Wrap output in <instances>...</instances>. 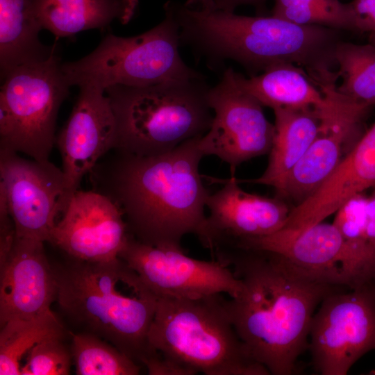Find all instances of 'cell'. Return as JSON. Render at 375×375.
<instances>
[{
	"instance_id": "6da1fadb",
	"label": "cell",
	"mask_w": 375,
	"mask_h": 375,
	"mask_svg": "<svg viewBox=\"0 0 375 375\" xmlns=\"http://www.w3.org/2000/svg\"><path fill=\"white\" fill-rule=\"evenodd\" d=\"M212 255L231 267L243 284L240 295L226 303L251 357L270 374H293L308 348L317 306L340 287L266 251L228 247Z\"/></svg>"
},
{
	"instance_id": "7a4b0ae2",
	"label": "cell",
	"mask_w": 375,
	"mask_h": 375,
	"mask_svg": "<svg viewBox=\"0 0 375 375\" xmlns=\"http://www.w3.org/2000/svg\"><path fill=\"white\" fill-rule=\"evenodd\" d=\"M201 137L153 156L112 149L89 174L94 190L119 206L138 241L180 248L185 235H201L210 193L199 173Z\"/></svg>"
},
{
	"instance_id": "3957f363",
	"label": "cell",
	"mask_w": 375,
	"mask_h": 375,
	"mask_svg": "<svg viewBox=\"0 0 375 375\" xmlns=\"http://www.w3.org/2000/svg\"><path fill=\"white\" fill-rule=\"evenodd\" d=\"M164 11L178 25L181 46L189 47L211 69H221L231 60L253 75L281 64L299 66L314 81L333 73L330 67L335 64L334 51L341 41L339 30L300 25L274 15L191 8L174 1L164 4Z\"/></svg>"
},
{
	"instance_id": "277c9868",
	"label": "cell",
	"mask_w": 375,
	"mask_h": 375,
	"mask_svg": "<svg viewBox=\"0 0 375 375\" xmlns=\"http://www.w3.org/2000/svg\"><path fill=\"white\" fill-rule=\"evenodd\" d=\"M54 271L58 307L81 332L108 342L138 364L158 354L147 338L158 298L124 260L71 258Z\"/></svg>"
},
{
	"instance_id": "5b68a950",
	"label": "cell",
	"mask_w": 375,
	"mask_h": 375,
	"mask_svg": "<svg viewBox=\"0 0 375 375\" xmlns=\"http://www.w3.org/2000/svg\"><path fill=\"white\" fill-rule=\"evenodd\" d=\"M223 294L158 298L150 347L177 375H269L238 336Z\"/></svg>"
},
{
	"instance_id": "8992f818",
	"label": "cell",
	"mask_w": 375,
	"mask_h": 375,
	"mask_svg": "<svg viewBox=\"0 0 375 375\" xmlns=\"http://www.w3.org/2000/svg\"><path fill=\"white\" fill-rule=\"evenodd\" d=\"M204 78L106 88L117 125L113 149L158 155L206 133L213 112Z\"/></svg>"
},
{
	"instance_id": "52a82bcc",
	"label": "cell",
	"mask_w": 375,
	"mask_h": 375,
	"mask_svg": "<svg viewBox=\"0 0 375 375\" xmlns=\"http://www.w3.org/2000/svg\"><path fill=\"white\" fill-rule=\"evenodd\" d=\"M178 25L165 11L164 19L135 36L108 33L98 47L84 58L61 63L70 86L92 85L106 90L121 85L147 86L158 83L204 78L181 58Z\"/></svg>"
},
{
	"instance_id": "ba28073f",
	"label": "cell",
	"mask_w": 375,
	"mask_h": 375,
	"mask_svg": "<svg viewBox=\"0 0 375 375\" xmlns=\"http://www.w3.org/2000/svg\"><path fill=\"white\" fill-rule=\"evenodd\" d=\"M61 63L57 51L46 60L15 67L1 80L0 102L10 114L12 131L0 149L49 161L56 142L58 110L71 87Z\"/></svg>"
},
{
	"instance_id": "9c48e42d",
	"label": "cell",
	"mask_w": 375,
	"mask_h": 375,
	"mask_svg": "<svg viewBox=\"0 0 375 375\" xmlns=\"http://www.w3.org/2000/svg\"><path fill=\"white\" fill-rule=\"evenodd\" d=\"M312 363L322 375H345L375 349V298L370 284L338 290L320 303L310 324Z\"/></svg>"
},
{
	"instance_id": "30bf717a",
	"label": "cell",
	"mask_w": 375,
	"mask_h": 375,
	"mask_svg": "<svg viewBox=\"0 0 375 375\" xmlns=\"http://www.w3.org/2000/svg\"><path fill=\"white\" fill-rule=\"evenodd\" d=\"M235 72L225 68L218 83L210 87L208 101L213 120L199 139L203 156H215L226 162L231 176L242 162L269 153L275 133L262 106L238 85Z\"/></svg>"
},
{
	"instance_id": "8fae6325",
	"label": "cell",
	"mask_w": 375,
	"mask_h": 375,
	"mask_svg": "<svg viewBox=\"0 0 375 375\" xmlns=\"http://www.w3.org/2000/svg\"><path fill=\"white\" fill-rule=\"evenodd\" d=\"M119 258L157 298H198L226 294L235 298L243 284L228 266L213 259H195L183 248L153 246L129 235Z\"/></svg>"
},
{
	"instance_id": "7c38bea8",
	"label": "cell",
	"mask_w": 375,
	"mask_h": 375,
	"mask_svg": "<svg viewBox=\"0 0 375 375\" xmlns=\"http://www.w3.org/2000/svg\"><path fill=\"white\" fill-rule=\"evenodd\" d=\"M0 149V190L6 195L15 236L50 242L58 215L71 197L62 169L49 160H27Z\"/></svg>"
},
{
	"instance_id": "4fadbf2b",
	"label": "cell",
	"mask_w": 375,
	"mask_h": 375,
	"mask_svg": "<svg viewBox=\"0 0 375 375\" xmlns=\"http://www.w3.org/2000/svg\"><path fill=\"white\" fill-rule=\"evenodd\" d=\"M203 177L223 185L208 196L209 215L198 238L211 253L244 240L271 235L286 224L292 208L283 199L247 192L234 176L226 179Z\"/></svg>"
},
{
	"instance_id": "5bb4252c",
	"label": "cell",
	"mask_w": 375,
	"mask_h": 375,
	"mask_svg": "<svg viewBox=\"0 0 375 375\" xmlns=\"http://www.w3.org/2000/svg\"><path fill=\"white\" fill-rule=\"evenodd\" d=\"M129 235L122 210L110 198L94 190H78L49 242L70 258L104 262L119 258Z\"/></svg>"
},
{
	"instance_id": "9a60e30c",
	"label": "cell",
	"mask_w": 375,
	"mask_h": 375,
	"mask_svg": "<svg viewBox=\"0 0 375 375\" xmlns=\"http://www.w3.org/2000/svg\"><path fill=\"white\" fill-rule=\"evenodd\" d=\"M80 91L70 115L56 137L70 197L85 175L115 148V116L105 90L92 85Z\"/></svg>"
},
{
	"instance_id": "2e32d148",
	"label": "cell",
	"mask_w": 375,
	"mask_h": 375,
	"mask_svg": "<svg viewBox=\"0 0 375 375\" xmlns=\"http://www.w3.org/2000/svg\"><path fill=\"white\" fill-rule=\"evenodd\" d=\"M369 109L346 99L324 117L306 153L274 188L276 197L297 206L312 195L365 133L362 122Z\"/></svg>"
},
{
	"instance_id": "e0dca14e",
	"label": "cell",
	"mask_w": 375,
	"mask_h": 375,
	"mask_svg": "<svg viewBox=\"0 0 375 375\" xmlns=\"http://www.w3.org/2000/svg\"><path fill=\"white\" fill-rule=\"evenodd\" d=\"M0 265L1 326L11 320L32 319L52 311L57 284L44 242L15 236Z\"/></svg>"
},
{
	"instance_id": "ac0fdd59",
	"label": "cell",
	"mask_w": 375,
	"mask_h": 375,
	"mask_svg": "<svg viewBox=\"0 0 375 375\" xmlns=\"http://www.w3.org/2000/svg\"><path fill=\"white\" fill-rule=\"evenodd\" d=\"M231 247L277 254L334 285L347 287L342 269L344 240L333 223L322 221L301 230L281 228L267 236L240 241Z\"/></svg>"
},
{
	"instance_id": "d6986e66",
	"label": "cell",
	"mask_w": 375,
	"mask_h": 375,
	"mask_svg": "<svg viewBox=\"0 0 375 375\" xmlns=\"http://www.w3.org/2000/svg\"><path fill=\"white\" fill-rule=\"evenodd\" d=\"M375 188V123L366 131L321 187L295 206L289 224L302 229L324 221L353 196Z\"/></svg>"
},
{
	"instance_id": "ffe728a7",
	"label": "cell",
	"mask_w": 375,
	"mask_h": 375,
	"mask_svg": "<svg viewBox=\"0 0 375 375\" xmlns=\"http://www.w3.org/2000/svg\"><path fill=\"white\" fill-rule=\"evenodd\" d=\"M235 77L244 91L272 110L315 108L325 114L335 106V88H319L306 70L294 65H274L249 78L235 72Z\"/></svg>"
},
{
	"instance_id": "44dd1931",
	"label": "cell",
	"mask_w": 375,
	"mask_h": 375,
	"mask_svg": "<svg viewBox=\"0 0 375 375\" xmlns=\"http://www.w3.org/2000/svg\"><path fill=\"white\" fill-rule=\"evenodd\" d=\"M138 0H34L35 15L42 29L58 39L94 28L104 29L115 19L128 24Z\"/></svg>"
},
{
	"instance_id": "7402d4cb",
	"label": "cell",
	"mask_w": 375,
	"mask_h": 375,
	"mask_svg": "<svg viewBox=\"0 0 375 375\" xmlns=\"http://www.w3.org/2000/svg\"><path fill=\"white\" fill-rule=\"evenodd\" d=\"M274 113L275 133L263 174L253 179L240 180L275 188L301 158L317 135L324 113L315 108H278Z\"/></svg>"
},
{
	"instance_id": "603a6c76",
	"label": "cell",
	"mask_w": 375,
	"mask_h": 375,
	"mask_svg": "<svg viewBox=\"0 0 375 375\" xmlns=\"http://www.w3.org/2000/svg\"><path fill=\"white\" fill-rule=\"evenodd\" d=\"M34 0H0L1 80L15 67L49 59L58 51L56 43L43 44L42 29L33 10Z\"/></svg>"
},
{
	"instance_id": "cb8c5ba5",
	"label": "cell",
	"mask_w": 375,
	"mask_h": 375,
	"mask_svg": "<svg viewBox=\"0 0 375 375\" xmlns=\"http://www.w3.org/2000/svg\"><path fill=\"white\" fill-rule=\"evenodd\" d=\"M65 333L52 311L32 319L6 322L0 332V374L21 375L19 362L25 353L40 342Z\"/></svg>"
},
{
	"instance_id": "d4e9b609",
	"label": "cell",
	"mask_w": 375,
	"mask_h": 375,
	"mask_svg": "<svg viewBox=\"0 0 375 375\" xmlns=\"http://www.w3.org/2000/svg\"><path fill=\"white\" fill-rule=\"evenodd\" d=\"M338 65L337 91L346 98L363 106L375 104V46L340 41L334 51Z\"/></svg>"
},
{
	"instance_id": "484cf974",
	"label": "cell",
	"mask_w": 375,
	"mask_h": 375,
	"mask_svg": "<svg viewBox=\"0 0 375 375\" xmlns=\"http://www.w3.org/2000/svg\"><path fill=\"white\" fill-rule=\"evenodd\" d=\"M71 353L78 375H137L140 365L102 338L72 333Z\"/></svg>"
},
{
	"instance_id": "4316f807",
	"label": "cell",
	"mask_w": 375,
	"mask_h": 375,
	"mask_svg": "<svg viewBox=\"0 0 375 375\" xmlns=\"http://www.w3.org/2000/svg\"><path fill=\"white\" fill-rule=\"evenodd\" d=\"M272 15L300 25L354 31L349 3L340 0H274Z\"/></svg>"
},
{
	"instance_id": "83f0119b",
	"label": "cell",
	"mask_w": 375,
	"mask_h": 375,
	"mask_svg": "<svg viewBox=\"0 0 375 375\" xmlns=\"http://www.w3.org/2000/svg\"><path fill=\"white\" fill-rule=\"evenodd\" d=\"M64 336L47 338L35 344L28 352L21 375H66L72 361L62 342Z\"/></svg>"
},
{
	"instance_id": "f1b7e54d",
	"label": "cell",
	"mask_w": 375,
	"mask_h": 375,
	"mask_svg": "<svg viewBox=\"0 0 375 375\" xmlns=\"http://www.w3.org/2000/svg\"><path fill=\"white\" fill-rule=\"evenodd\" d=\"M348 3L354 32H375V0H352Z\"/></svg>"
},
{
	"instance_id": "f546056e",
	"label": "cell",
	"mask_w": 375,
	"mask_h": 375,
	"mask_svg": "<svg viewBox=\"0 0 375 375\" xmlns=\"http://www.w3.org/2000/svg\"><path fill=\"white\" fill-rule=\"evenodd\" d=\"M367 195L365 213V238L371 255L375 262V188Z\"/></svg>"
},
{
	"instance_id": "4dcf8cb0",
	"label": "cell",
	"mask_w": 375,
	"mask_h": 375,
	"mask_svg": "<svg viewBox=\"0 0 375 375\" xmlns=\"http://www.w3.org/2000/svg\"><path fill=\"white\" fill-rule=\"evenodd\" d=\"M266 0H202L199 7L209 10H219L234 12L235 8L242 5L262 6Z\"/></svg>"
},
{
	"instance_id": "1f68e13d",
	"label": "cell",
	"mask_w": 375,
	"mask_h": 375,
	"mask_svg": "<svg viewBox=\"0 0 375 375\" xmlns=\"http://www.w3.org/2000/svg\"><path fill=\"white\" fill-rule=\"evenodd\" d=\"M372 44L375 46V32L371 33Z\"/></svg>"
},
{
	"instance_id": "d6a6232c",
	"label": "cell",
	"mask_w": 375,
	"mask_h": 375,
	"mask_svg": "<svg viewBox=\"0 0 375 375\" xmlns=\"http://www.w3.org/2000/svg\"><path fill=\"white\" fill-rule=\"evenodd\" d=\"M375 298V281L370 283Z\"/></svg>"
}]
</instances>
